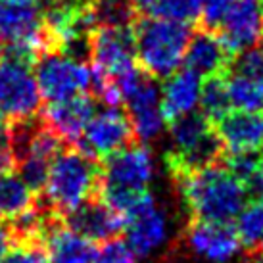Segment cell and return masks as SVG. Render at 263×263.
Instances as JSON below:
<instances>
[{
  "label": "cell",
  "mask_w": 263,
  "mask_h": 263,
  "mask_svg": "<svg viewBox=\"0 0 263 263\" xmlns=\"http://www.w3.org/2000/svg\"><path fill=\"white\" fill-rule=\"evenodd\" d=\"M192 219L231 223L248 204V184L227 167H208L173 177Z\"/></svg>",
  "instance_id": "cell-1"
},
{
  "label": "cell",
  "mask_w": 263,
  "mask_h": 263,
  "mask_svg": "<svg viewBox=\"0 0 263 263\" xmlns=\"http://www.w3.org/2000/svg\"><path fill=\"white\" fill-rule=\"evenodd\" d=\"M137 64L154 79H165L177 71L184 58L190 39L189 23L137 15L131 23Z\"/></svg>",
  "instance_id": "cell-2"
},
{
  "label": "cell",
  "mask_w": 263,
  "mask_h": 263,
  "mask_svg": "<svg viewBox=\"0 0 263 263\" xmlns=\"http://www.w3.org/2000/svg\"><path fill=\"white\" fill-rule=\"evenodd\" d=\"M154 173L156 165L152 152L142 142L135 146L127 144L104 158L98 183L100 200L125 217V213L135 205V202L142 194H146Z\"/></svg>",
  "instance_id": "cell-3"
},
{
  "label": "cell",
  "mask_w": 263,
  "mask_h": 263,
  "mask_svg": "<svg viewBox=\"0 0 263 263\" xmlns=\"http://www.w3.org/2000/svg\"><path fill=\"white\" fill-rule=\"evenodd\" d=\"M100 183V169L92 156L83 152L77 144L62 148L48 167L44 183L46 208L64 217L79 204L95 196Z\"/></svg>",
  "instance_id": "cell-4"
},
{
  "label": "cell",
  "mask_w": 263,
  "mask_h": 263,
  "mask_svg": "<svg viewBox=\"0 0 263 263\" xmlns=\"http://www.w3.org/2000/svg\"><path fill=\"white\" fill-rule=\"evenodd\" d=\"M116 87L121 95V104L127 106L135 139L142 144L158 139L167 121L161 111V90L156 79L139 67L117 81Z\"/></svg>",
  "instance_id": "cell-5"
},
{
  "label": "cell",
  "mask_w": 263,
  "mask_h": 263,
  "mask_svg": "<svg viewBox=\"0 0 263 263\" xmlns=\"http://www.w3.org/2000/svg\"><path fill=\"white\" fill-rule=\"evenodd\" d=\"M33 66L41 98L48 102L85 95L90 90L92 73L87 62L69 58L58 50H46L39 54Z\"/></svg>",
  "instance_id": "cell-6"
},
{
  "label": "cell",
  "mask_w": 263,
  "mask_h": 263,
  "mask_svg": "<svg viewBox=\"0 0 263 263\" xmlns=\"http://www.w3.org/2000/svg\"><path fill=\"white\" fill-rule=\"evenodd\" d=\"M41 108L33 64L0 52V111L12 121L37 116Z\"/></svg>",
  "instance_id": "cell-7"
},
{
  "label": "cell",
  "mask_w": 263,
  "mask_h": 263,
  "mask_svg": "<svg viewBox=\"0 0 263 263\" xmlns=\"http://www.w3.org/2000/svg\"><path fill=\"white\" fill-rule=\"evenodd\" d=\"M90 69L114 83L133 73L137 66L131 27L98 25L90 37Z\"/></svg>",
  "instance_id": "cell-8"
},
{
  "label": "cell",
  "mask_w": 263,
  "mask_h": 263,
  "mask_svg": "<svg viewBox=\"0 0 263 263\" xmlns=\"http://www.w3.org/2000/svg\"><path fill=\"white\" fill-rule=\"evenodd\" d=\"M123 231L127 244L135 252V256L150 257L167 242V213L160 202L146 192L125 213Z\"/></svg>",
  "instance_id": "cell-9"
},
{
  "label": "cell",
  "mask_w": 263,
  "mask_h": 263,
  "mask_svg": "<svg viewBox=\"0 0 263 263\" xmlns=\"http://www.w3.org/2000/svg\"><path fill=\"white\" fill-rule=\"evenodd\" d=\"M133 139L135 135L129 116L117 106H106L104 110L92 114L81 139L75 144L95 160H104L106 156L131 144Z\"/></svg>",
  "instance_id": "cell-10"
},
{
  "label": "cell",
  "mask_w": 263,
  "mask_h": 263,
  "mask_svg": "<svg viewBox=\"0 0 263 263\" xmlns=\"http://www.w3.org/2000/svg\"><path fill=\"white\" fill-rule=\"evenodd\" d=\"M22 44L44 52L43 10L35 2L0 0V46Z\"/></svg>",
  "instance_id": "cell-11"
},
{
  "label": "cell",
  "mask_w": 263,
  "mask_h": 263,
  "mask_svg": "<svg viewBox=\"0 0 263 263\" xmlns=\"http://www.w3.org/2000/svg\"><path fill=\"white\" fill-rule=\"evenodd\" d=\"M184 233L189 248L208 263H229L240 252V238L231 223L192 219Z\"/></svg>",
  "instance_id": "cell-12"
},
{
  "label": "cell",
  "mask_w": 263,
  "mask_h": 263,
  "mask_svg": "<svg viewBox=\"0 0 263 263\" xmlns=\"http://www.w3.org/2000/svg\"><path fill=\"white\" fill-rule=\"evenodd\" d=\"M263 0H233L217 27V35L231 54L256 44L261 37Z\"/></svg>",
  "instance_id": "cell-13"
},
{
  "label": "cell",
  "mask_w": 263,
  "mask_h": 263,
  "mask_svg": "<svg viewBox=\"0 0 263 263\" xmlns=\"http://www.w3.org/2000/svg\"><path fill=\"white\" fill-rule=\"evenodd\" d=\"M62 219H66V225H69L83 236L90 238L92 242L116 238L123 231L125 225V217L121 213L110 208L104 200L95 196L85 200Z\"/></svg>",
  "instance_id": "cell-14"
},
{
  "label": "cell",
  "mask_w": 263,
  "mask_h": 263,
  "mask_svg": "<svg viewBox=\"0 0 263 263\" xmlns=\"http://www.w3.org/2000/svg\"><path fill=\"white\" fill-rule=\"evenodd\" d=\"M43 248L50 263H92L96 256L95 242L62 223L52 215L43 233Z\"/></svg>",
  "instance_id": "cell-15"
},
{
  "label": "cell",
  "mask_w": 263,
  "mask_h": 263,
  "mask_svg": "<svg viewBox=\"0 0 263 263\" xmlns=\"http://www.w3.org/2000/svg\"><path fill=\"white\" fill-rule=\"evenodd\" d=\"M95 111V100L85 92V95L69 96L64 100L48 102V106L43 110L41 119L64 142L75 144L81 139L88 119Z\"/></svg>",
  "instance_id": "cell-16"
},
{
  "label": "cell",
  "mask_w": 263,
  "mask_h": 263,
  "mask_svg": "<svg viewBox=\"0 0 263 263\" xmlns=\"http://www.w3.org/2000/svg\"><path fill=\"white\" fill-rule=\"evenodd\" d=\"M231 60L233 54L227 50L217 31L204 27L190 35L183 62L186 69L194 71L196 75L210 77V75L225 73Z\"/></svg>",
  "instance_id": "cell-17"
},
{
  "label": "cell",
  "mask_w": 263,
  "mask_h": 263,
  "mask_svg": "<svg viewBox=\"0 0 263 263\" xmlns=\"http://www.w3.org/2000/svg\"><path fill=\"white\" fill-rule=\"evenodd\" d=\"M225 152H261L263 150V116L252 111L227 114L215 123Z\"/></svg>",
  "instance_id": "cell-18"
},
{
  "label": "cell",
  "mask_w": 263,
  "mask_h": 263,
  "mask_svg": "<svg viewBox=\"0 0 263 263\" xmlns=\"http://www.w3.org/2000/svg\"><path fill=\"white\" fill-rule=\"evenodd\" d=\"M161 88V111L165 121L196 111L202 92V77L190 69H177L165 77Z\"/></svg>",
  "instance_id": "cell-19"
},
{
  "label": "cell",
  "mask_w": 263,
  "mask_h": 263,
  "mask_svg": "<svg viewBox=\"0 0 263 263\" xmlns=\"http://www.w3.org/2000/svg\"><path fill=\"white\" fill-rule=\"evenodd\" d=\"M33 190L12 171L0 173V219L12 221L35 205Z\"/></svg>",
  "instance_id": "cell-20"
},
{
  "label": "cell",
  "mask_w": 263,
  "mask_h": 263,
  "mask_svg": "<svg viewBox=\"0 0 263 263\" xmlns=\"http://www.w3.org/2000/svg\"><path fill=\"white\" fill-rule=\"evenodd\" d=\"M225 83L231 108L238 111H263V79L248 77V75L225 71Z\"/></svg>",
  "instance_id": "cell-21"
},
{
  "label": "cell",
  "mask_w": 263,
  "mask_h": 263,
  "mask_svg": "<svg viewBox=\"0 0 263 263\" xmlns=\"http://www.w3.org/2000/svg\"><path fill=\"white\" fill-rule=\"evenodd\" d=\"M137 15L192 23L200 17L202 0H131Z\"/></svg>",
  "instance_id": "cell-22"
},
{
  "label": "cell",
  "mask_w": 263,
  "mask_h": 263,
  "mask_svg": "<svg viewBox=\"0 0 263 263\" xmlns=\"http://www.w3.org/2000/svg\"><path fill=\"white\" fill-rule=\"evenodd\" d=\"M212 129V121L204 114H196V111H190L169 121V137L175 146V152L186 150L192 144H196Z\"/></svg>",
  "instance_id": "cell-23"
},
{
  "label": "cell",
  "mask_w": 263,
  "mask_h": 263,
  "mask_svg": "<svg viewBox=\"0 0 263 263\" xmlns=\"http://www.w3.org/2000/svg\"><path fill=\"white\" fill-rule=\"evenodd\" d=\"M202 114H204L212 123H217L221 117L227 116L231 110V100L227 92L225 73L210 75L205 83H202V92H200V104Z\"/></svg>",
  "instance_id": "cell-24"
},
{
  "label": "cell",
  "mask_w": 263,
  "mask_h": 263,
  "mask_svg": "<svg viewBox=\"0 0 263 263\" xmlns=\"http://www.w3.org/2000/svg\"><path fill=\"white\" fill-rule=\"evenodd\" d=\"M236 234L250 252L263 250V202H252L236 215Z\"/></svg>",
  "instance_id": "cell-25"
},
{
  "label": "cell",
  "mask_w": 263,
  "mask_h": 263,
  "mask_svg": "<svg viewBox=\"0 0 263 263\" xmlns=\"http://www.w3.org/2000/svg\"><path fill=\"white\" fill-rule=\"evenodd\" d=\"M90 10L96 27H131L137 17L131 0H90Z\"/></svg>",
  "instance_id": "cell-26"
},
{
  "label": "cell",
  "mask_w": 263,
  "mask_h": 263,
  "mask_svg": "<svg viewBox=\"0 0 263 263\" xmlns=\"http://www.w3.org/2000/svg\"><path fill=\"white\" fill-rule=\"evenodd\" d=\"M229 71L234 73L248 75V77H256L263 79V46L261 44H252L248 48H242L236 52L229 64Z\"/></svg>",
  "instance_id": "cell-27"
},
{
  "label": "cell",
  "mask_w": 263,
  "mask_h": 263,
  "mask_svg": "<svg viewBox=\"0 0 263 263\" xmlns=\"http://www.w3.org/2000/svg\"><path fill=\"white\" fill-rule=\"evenodd\" d=\"M257 163H259V152H227L225 156V167L248 186L256 175Z\"/></svg>",
  "instance_id": "cell-28"
},
{
  "label": "cell",
  "mask_w": 263,
  "mask_h": 263,
  "mask_svg": "<svg viewBox=\"0 0 263 263\" xmlns=\"http://www.w3.org/2000/svg\"><path fill=\"white\" fill-rule=\"evenodd\" d=\"M43 242H14L0 263H46Z\"/></svg>",
  "instance_id": "cell-29"
},
{
  "label": "cell",
  "mask_w": 263,
  "mask_h": 263,
  "mask_svg": "<svg viewBox=\"0 0 263 263\" xmlns=\"http://www.w3.org/2000/svg\"><path fill=\"white\" fill-rule=\"evenodd\" d=\"M92 263H137V256L127 242L110 238V240H104L102 248L96 250Z\"/></svg>",
  "instance_id": "cell-30"
},
{
  "label": "cell",
  "mask_w": 263,
  "mask_h": 263,
  "mask_svg": "<svg viewBox=\"0 0 263 263\" xmlns=\"http://www.w3.org/2000/svg\"><path fill=\"white\" fill-rule=\"evenodd\" d=\"M15 154L14 148L10 144V139H8V133L6 129L0 133V173H8L15 167Z\"/></svg>",
  "instance_id": "cell-31"
},
{
  "label": "cell",
  "mask_w": 263,
  "mask_h": 263,
  "mask_svg": "<svg viewBox=\"0 0 263 263\" xmlns=\"http://www.w3.org/2000/svg\"><path fill=\"white\" fill-rule=\"evenodd\" d=\"M12 244H14V238H12L10 225L4 223V219H0V261L8 254V250L12 248Z\"/></svg>",
  "instance_id": "cell-32"
},
{
  "label": "cell",
  "mask_w": 263,
  "mask_h": 263,
  "mask_svg": "<svg viewBox=\"0 0 263 263\" xmlns=\"http://www.w3.org/2000/svg\"><path fill=\"white\" fill-rule=\"evenodd\" d=\"M250 186H254V190L257 192V196L261 198L263 202V156H259V163H257V169H256V175L252 179V184Z\"/></svg>",
  "instance_id": "cell-33"
},
{
  "label": "cell",
  "mask_w": 263,
  "mask_h": 263,
  "mask_svg": "<svg viewBox=\"0 0 263 263\" xmlns=\"http://www.w3.org/2000/svg\"><path fill=\"white\" fill-rule=\"evenodd\" d=\"M250 263H263V250L250 252Z\"/></svg>",
  "instance_id": "cell-34"
},
{
  "label": "cell",
  "mask_w": 263,
  "mask_h": 263,
  "mask_svg": "<svg viewBox=\"0 0 263 263\" xmlns=\"http://www.w3.org/2000/svg\"><path fill=\"white\" fill-rule=\"evenodd\" d=\"M4 129H6V123H4V114L0 111V133L4 131Z\"/></svg>",
  "instance_id": "cell-35"
},
{
  "label": "cell",
  "mask_w": 263,
  "mask_h": 263,
  "mask_svg": "<svg viewBox=\"0 0 263 263\" xmlns=\"http://www.w3.org/2000/svg\"><path fill=\"white\" fill-rule=\"evenodd\" d=\"M23 2H35V4H39V2H44V0H23Z\"/></svg>",
  "instance_id": "cell-36"
},
{
  "label": "cell",
  "mask_w": 263,
  "mask_h": 263,
  "mask_svg": "<svg viewBox=\"0 0 263 263\" xmlns=\"http://www.w3.org/2000/svg\"><path fill=\"white\" fill-rule=\"evenodd\" d=\"M261 33H263V23H261Z\"/></svg>",
  "instance_id": "cell-37"
}]
</instances>
